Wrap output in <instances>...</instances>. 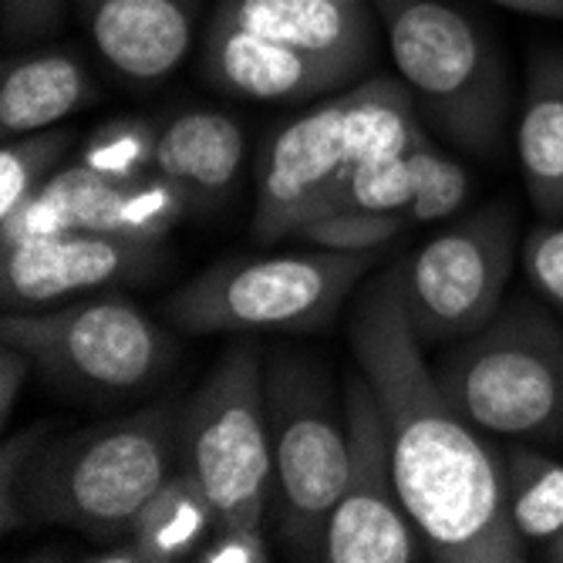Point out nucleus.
I'll use <instances>...</instances> for the list:
<instances>
[{
    "label": "nucleus",
    "instance_id": "1",
    "mask_svg": "<svg viewBox=\"0 0 563 563\" xmlns=\"http://www.w3.org/2000/svg\"><path fill=\"white\" fill-rule=\"evenodd\" d=\"M351 347L378 395L395 483L426 553L439 563H523L530 543L509 517L503 452L445 398L405 314L398 264L368 284Z\"/></svg>",
    "mask_w": 563,
    "mask_h": 563
},
{
    "label": "nucleus",
    "instance_id": "2",
    "mask_svg": "<svg viewBox=\"0 0 563 563\" xmlns=\"http://www.w3.org/2000/svg\"><path fill=\"white\" fill-rule=\"evenodd\" d=\"M179 408L148 405L125 419L41 442L18 486L24 523L65 527L101 547L125 540L145 499L179 466Z\"/></svg>",
    "mask_w": 563,
    "mask_h": 563
},
{
    "label": "nucleus",
    "instance_id": "3",
    "mask_svg": "<svg viewBox=\"0 0 563 563\" xmlns=\"http://www.w3.org/2000/svg\"><path fill=\"white\" fill-rule=\"evenodd\" d=\"M401 78H368L271 135L257 166L253 236L277 243L311 223L321 202L362 163L422 139Z\"/></svg>",
    "mask_w": 563,
    "mask_h": 563
},
{
    "label": "nucleus",
    "instance_id": "4",
    "mask_svg": "<svg viewBox=\"0 0 563 563\" xmlns=\"http://www.w3.org/2000/svg\"><path fill=\"white\" fill-rule=\"evenodd\" d=\"M401 85L455 145L493 152L509 115L499 47L445 0H372Z\"/></svg>",
    "mask_w": 563,
    "mask_h": 563
},
{
    "label": "nucleus",
    "instance_id": "5",
    "mask_svg": "<svg viewBox=\"0 0 563 563\" xmlns=\"http://www.w3.org/2000/svg\"><path fill=\"white\" fill-rule=\"evenodd\" d=\"M445 398L476 429L520 442L563 439V328L530 300L459 341L435 368Z\"/></svg>",
    "mask_w": 563,
    "mask_h": 563
},
{
    "label": "nucleus",
    "instance_id": "6",
    "mask_svg": "<svg viewBox=\"0 0 563 563\" xmlns=\"http://www.w3.org/2000/svg\"><path fill=\"white\" fill-rule=\"evenodd\" d=\"M375 264V253H277L207 267L163 303L183 334H257L324 328Z\"/></svg>",
    "mask_w": 563,
    "mask_h": 563
},
{
    "label": "nucleus",
    "instance_id": "7",
    "mask_svg": "<svg viewBox=\"0 0 563 563\" xmlns=\"http://www.w3.org/2000/svg\"><path fill=\"white\" fill-rule=\"evenodd\" d=\"M179 463L213 499L220 527H264L274 496L267 375L253 347H230L179 408Z\"/></svg>",
    "mask_w": 563,
    "mask_h": 563
},
{
    "label": "nucleus",
    "instance_id": "8",
    "mask_svg": "<svg viewBox=\"0 0 563 563\" xmlns=\"http://www.w3.org/2000/svg\"><path fill=\"white\" fill-rule=\"evenodd\" d=\"M0 338L21 347L44 382L71 395H139L176 365V341L125 297L58 311H4Z\"/></svg>",
    "mask_w": 563,
    "mask_h": 563
},
{
    "label": "nucleus",
    "instance_id": "9",
    "mask_svg": "<svg viewBox=\"0 0 563 563\" xmlns=\"http://www.w3.org/2000/svg\"><path fill=\"white\" fill-rule=\"evenodd\" d=\"M274 432V499L280 540L294 556L321 560L328 523L347 479V419L314 365L277 357L267 372Z\"/></svg>",
    "mask_w": 563,
    "mask_h": 563
},
{
    "label": "nucleus",
    "instance_id": "10",
    "mask_svg": "<svg viewBox=\"0 0 563 563\" xmlns=\"http://www.w3.org/2000/svg\"><path fill=\"white\" fill-rule=\"evenodd\" d=\"M517 264V217L489 207L398 261L405 314L422 344L463 341L496 318Z\"/></svg>",
    "mask_w": 563,
    "mask_h": 563
},
{
    "label": "nucleus",
    "instance_id": "11",
    "mask_svg": "<svg viewBox=\"0 0 563 563\" xmlns=\"http://www.w3.org/2000/svg\"><path fill=\"white\" fill-rule=\"evenodd\" d=\"M347 419V479L328 523V563H412L426 543L408 517L395 483L388 426L375 388L365 375L344 385Z\"/></svg>",
    "mask_w": 563,
    "mask_h": 563
},
{
    "label": "nucleus",
    "instance_id": "12",
    "mask_svg": "<svg viewBox=\"0 0 563 563\" xmlns=\"http://www.w3.org/2000/svg\"><path fill=\"white\" fill-rule=\"evenodd\" d=\"M186 207L189 199L159 169L115 179L78 163L51 176L37 196L0 223V250L51 233H109L163 243Z\"/></svg>",
    "mask_w": 563,
    "mask_h": 563
},
{
    "label": "nucleus",
    "instance_id": "13",
    "mask_svg": "<svg viewBox=\"0 0 563 563\" xmlns=\"http://www.w3.org/2000/svg\"><path fill=\"white\" fill-rule=\"evenodd\" d=\"M4 311H41L65 297L135 284L163 267V243L109 233H51L0 250Z\"/></svg>",
    "mask_w": 563,
    "mask_h": 563
},
{
    "label": "nucleus",
    "instance_id": "14",
    "mask_svg": "<svg viewBox=\"0 0 563 563\" xmlns=\"http://www.w3.org/2000/svg\"><path fill=\"white\" fill-rule=\"evenodd\" d=\"M199 71L227 95L250 101H307L347 85L357 68L210 18L199 47Z\"/></svg>",
    "mask_w": 563,
    "mask_h": 563
},
{
    "label": "nucleus",
    "instance_id": "15",
    "mask_svg": "<svg viewBox=\"0 0 563 563\" xmlns=\"http://www.w3.org/2000/svg\"><path fill=\"white\" fill-rule=\"evenodd\" d=\"M91 44L119 75L152 85L169 78L196 34L202 0H75Z\"/></svg>",
    "mask_w": 563,
    "mask_h": 563
},
{
    "label": "nucleus",
    "instance_id": "16",
    "mask_svg": "<svg viewBox=\"0 0 563 563\" xmlns=\"http://www.w3.org/2000/svg\"><path fill=\"white\" fill-rule=\"evenodd\" d=\"M213 14L357 71L372 62L375 18L365 0H220Z\"/></svg>",
    "mask_w": 563,
    "mask_h": 563
},
{
    "label": "nucleus",
    "instance_id": "17",
    "mask_svg": "<svg viewBox=\"0 0 563 563\" xmlns=\"http://www.w3.org/2000/svg\"><path fill=\"white\" fill-rule=\"evenodd\" d=\"M517 156L527 196L543 220L563 217V51L547 47L530 62Z\"/></svg>",
    "mask_w": 563,
    "mask_h": 563
},
{
    "label": "nucleus",
    "instance_id": "18",
    "mask_svg": "<svg viewBox=\"0 0 563 563\" xmlns=\"http://www.w3.org/2000/svg\"><path fill=\"white\" fill-rule=\"evenodd\" d=\"M243 163V129L223 112H183L159 132L156 169L189 199H223Z\"/></svg>",
    "mask_w": 563,
    "mask_h": 563
},
{
    "label": "nucleus",
    "instance_id": "19",
    "mask_svg": "<svg viewBox=\"0 0 563 563\" xmlns=\"http://www.w3.org/2000/svg\"><path fill=\"white\" fill-rule=\"evenodd\" d=\"M91 95V75L71 51L18 55L0 75V129L4 139L51 129L78 112Z\"/></svg>",
    "mask_w": 563,
    "mask_h": 563
},
{
    "label": "nucleus",
    "instance_id": "20",
    "mask_svg": "<svg viewBox=\"0 0 563 563\" xmlns=\"http://www.w3.org/2000/svg\"><path fill=\"white\" fill-rule=\"evenodd\" d=\"M217 527L220 514L213 499L179 463L169 479L145 499L125 540L139 550L142 563H179L196 560Z\"/></svg>",
    "mask_w": 563,
    "mask_h": 563
},
{
    "label": "nucleus",
    "instance_id": "21",
    "mask_svg": "<svg viewBox=\"0 0 563 563\" xmlns=\"http://www.w3.org/2000/svg\"><path fill=\"white\" fill-rule=\"evenodd\" d=\"M429 148H432V142H429V135H422L412 145L382 152V156L362 163L321 202L314 220L328 217V213H351V210L408 217V210H412V202H416V192H419L422 163H426Z\"/></svg>",
    "mask_w": 563,
    "mask_h": 563
},
{
    "label": "nucleus",
    "instance_id": "22",
    "mask_svg": "<svg viewBox=\"0 0 563 563\" xmlns=\"http://www.w3.org/2000/svg\"><path fill=\"white\" fill-rule=\"evenodd\" d=\"M499 452L514 527L527 543L547 547L563 530V463L530 445H509Z\"/></svg>",
    "mask_w": 563,
    "mask_h": 563
},
{
    "label": "nucleus",
    "instance_id": "23",
    "mask_svg": "<svg viewBox=\"0 0 563 563\" xmlns=\"http://www.w3.org/2000/svg\"><path fill=\"white\" fill-rule=\"evenodd\" d=\"M68 145L71 132L65 129H41L4 139V148H0V223L11 220L31 196L44 189Z\"/></svg>",
    "mask_w": 563,
    "mask_h": 563
},
{
    "label": "nucleus",
    "instance_id": "24",
    "mask_svg": "<svg viewBox=\"0 0 563 563\" xmlns=\"http://www.w3.org/2000/svg\"><path fill=\"white\" fill-rule=\"evenodd\" d=\"M156 145L159 132L148 119H112L85 142L81 166L101 176L132 179L156 169Z\"/></svg>",
    "mask_w": 563,
    "mask_h": 563
},
{
    "label": "nucleus",
    "instance_id": "25",
    "mask_svg": "<svg viewBox=\"0 0 563 563\" xmlns=\"http://www.w3.org/2000/svg\"><path fill=\"white\" fill-rule=\"evenodd\" d=\"M408 223L401 213H365V210H351V213H328L311 223H303L294 236L314 243L321 250H341V253H375L388 246Z\"/></svg>",
    "mask_w": 563,
    "mask_h": 563
},
{
    "label": "nucleus",
    "instance_id": "26",
    "mask_svg": "<svg viewBox=\"0 0 563 563\" xmlns=\"http://www.w3.org/2000/svg\"><path fill=\"white\" fill-rule=\"evenodd\" d=\"M520 264L533 294L563 321V220H543L523 236Z\"/></svg>",
    "mask_w": 563,
    "mask_h": 563
},
{
    "label": "nucleus",
    "instance_id": "27",
    "mask_svg": "<svg viewBox=\"0 0 563 563\" xmlns=\"http://www.w3.org/2000/svg\"><path fill=\"white\" fill-rule=\"evenodd\" d=\"M470 196V173L459 166L455 159L442 156V152L432 145L426 152L422 163V179H419V192L412 210H408V220L412 223H435L452 217Z\"/></svg>",
    "mask_w": 563,
    "mask_h": 563
},
{
    "label": "nucleus",
    "instance_id": "28",
    "mask_svg": "<svg viewBox=\"0 0 563 563\" xmlns=\"http://www.w3.org/2000/svg\"><path fill=\"white\" fill-rule=\"evenodd\" d=\"M41 442H44V429H31L0 445V530L4 533H14L24 527L21 506H18V486H21V473L27 466L31 452Z\"/></svg>",
    "mask_w": 563,
    "mask_h": 563
},
{
    "label": "nucleus",
    "instance_id": "29",
    "mask_svg": "<svg viewBox=\"0 0 563 563\" xmlns=\"http://www.w3.org/2000/svg\"><path fill=\"white\" fill-rule=\"evenodd\" d=\"M271 547L261 527H217V533L202 543L196 563H267Z\"/></svg>",
    "mask_w": 563,
    "mask_h": 563
},
{
    "label": "nucleus",
    "instance_id": "30",
    "mask_svg": "<svg viewBox=\"0 0 563 563\" xmlns=\"http://www.w3.org/2000/svg\"><path fill=\"white\" fill-rule=\"evenodd\" d=\"M4 4V37L11 44L44 37L65 14V0H0Z\"/></svg>",
    "mask_w": 563,
    "mask_h": 563
},
{
    "label": "nucleus",
    "instance_id": "31",
    "mask_svg": "<svg viewBox=\"0 0 563 563\" xmlns=\"http://www.w3.org/2000/svg\"><path fill=\"white\" fill-rule=\"evenodd\" d=\"M34 372V362L14 344H0V422H11L14 401L27 382V375Z\"/></svg>",
    "mask_w": 563,
    "mask_h": 563
},
{
    "label": "nucleus",
    "instance_id": "32",
    "mask_svg": "<svg viewBox=\"0 0 563 563\" xmlns=\"http://www.w3.org/2000/svg\"><path fill=\"white\" fill-rule=\"evenodd\" d=\"M493 4L530 14V18H547V21H563V0H493Z\"/></svg>",
    "mask_w": 563,
    "mask_h": 563
},
{
    "label": "nucleus",
    "instance_id": "33",
    "mask_svg": "<svg viewBox=\"0 0 563 563\" xmlns=\"http://www.w3.org/2000/svg\"><path fill=\"white\" fill-rule=\"evenodd\" d=\"M547 560H553V563H563V530L547 543Z\"/></svg>",
    "mask_w": 563,
    "mask_h": 563
}]
</instances>
